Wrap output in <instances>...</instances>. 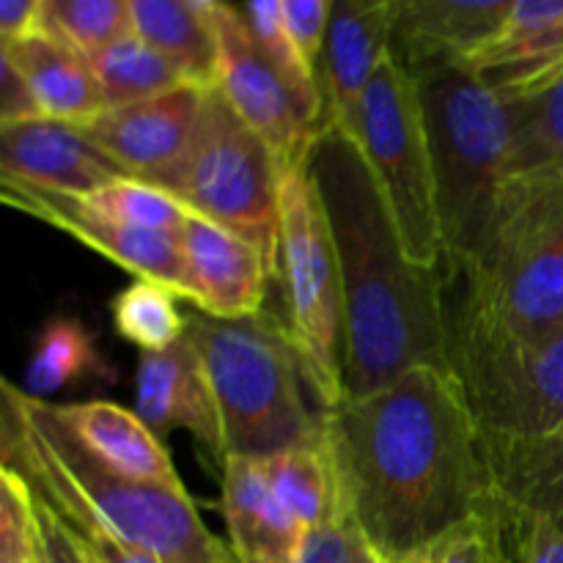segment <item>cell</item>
<instances>
[{
    "label": "cell",
    "instance_id": "cell-1",
    "mask_svg": "<svg viewBox=\"0 0 563 563\" xmlns=\"http://www.w3.org/2000/svg\"><path fill=\"white\" fill-rule=\"evenodd\" d=\"M341 506L379 563H410L498 504L482 434L451 372L412 368L322 412Z\"/></svg>",
    "mask_w": 563,
    "mask_h": 563
},
{
    "label": "cell",
    "instance_id": "cell-2",
    "mask_svg": "<svg viewBox=\"0 0 563 563\" xmlns=\"http://www.w3.org/2000/svg\"><path fill=\"white\" fill-rule=\"evenodd\" d=\"M308 170L333 231L344 295V390L366 396L412 368L449 372L445 278L418 267L352 137L319 132Z\"/></svg>",
    "mask_w": 563,
    "mask_h": 563
},
{
    "label": "cell",
    "instance_id": "cell-3",
    "mask_svg": "<svg viewBox=\"0 0 563 563\" xmlns=\"http://www.w3.org/2000/svg\"><path fill=\"white\" fill-rule=\"evenodd\" d=\"M0 471L55 509L82 511L130 548L163 563H236L185 487L137 484L104 471L55 421L49 405L3 379Z\"/></svg>",
    "mask_w": 563,
    "mask_h": 563
},
{
    "label": "cell",
    "instance_id": "cell-4",
    "mask_svg": "<svg viewBox=\"0 0 563 563\" xmlns=\"http://www.w3.org/2000/svg\"><path fill=\"white\" fill-rule=\"evenodd\" d=\"M563 324V170L509 176L465 269L445 280V333L533 341Z\"/></svg>",
    "mask_w": 563,
    "mask_h": 563
},
{
    "label": "cell",
    "instance_id": "cell-5",
    "mask_svg": "<svg viewBox=\"0 0 563 563\" xmlns=\"http://www.w3.org/2000/svg\"><path fill=\"white\" fill-rule=\"evenodd\" d=\"M410 75L427 121L449 280L482 247L509 179L515 102L465 64H429Z\"/></svg>",
    "mask_w": 563,
    "mask_h": 563
},
{
    "label": "cell",
    "instance_id": "cell-6",
    "mask_svg": "<svg viewBox=\"0 0 563 563\" xmlns=\"http://www.w3.org/2000/svg\"><path fill=\"white\" fill-rule=\"evenodd\" d=\"M187 339L207 368L223 462L269 460L322 440V412L308 410L306 374L284 322L264 311L251 319H214L192 308Z\"/></svg>",
    "mask_w": 563,
    "mask_h": 563
},
{
    "label": "cell",
    "instance_id": "cell-7",
    "mask_svg": "<svg viewBox=\"0 0 563 563\" xmlns=\"http://www.w3.org/2000/svg\"><path fill=\"white\" fill-rule=\"evenodd\" d=\"M278 278L286 335L322 412L333 410L346 396L344 295L333 231L308 163L280 174Z\"/></svg>",
    "mask_w": 563,
    "mask_h": 563
},
{
    "label": "cell",
    "instance_id": "cell-8",
    "mask_svg": "<svg viewBox=\"0 0 563 563\" xmlns=\"http://www.w3.org/2000/svg\"><path fill=\"white\" fill-rule=\"evenodd\" d=\"M168 192H174L190 212L256 242L267 253L278 278V159L231 110L218 86L203 88L190 152Z\"/></svg>",
    "mask_w": 563,
    "mask_h": 563
},
{
    "label": "cell",
    "instance_id": "cell-9",
    "mask_svg": "<svg viewBox=\"0 0 563 563\" xmlns=\"http://www.w3.org/2000/svg\"><path fill=\"white\" fill-rule=\"evenodd\" d=\"M355 143L377 179L407 256L418 267L443 273V234L427 121L416 77L396 55L385 60L363 93Z\"/></svg>",
    "mask_w": 563,
    "mask_h": 563
},
{
    "label": "cell",
    "instance_id": "cell-10",
    "mask_svg": "<svg viewBox=\"0 0 563 563\" xmlns=\"http://www.w3.org/2000/svg\"><path fill=\"white\" fill-rule=\"evenodd\" d=\"M449 372L482 438L537 440L563 423V324L533 341L445 333Z\"/></svg>",
    "mask_w": 563,
    "mask_h": 563
},
{
    "label": "cell",
    "instance_id": "cell-11",
    "mask_svg": "<svg viewBox=\"0 0 563 563\" xmlns=\"http://www.w3.org/2000/svg\"><path fill=\"white\" fill-rule=\"evenodd\" d=\"M207 16L218 47V91L231 110L267 143L278 159L280 174L295 165H306L319 130L302 115L289 86L256 47L240 5L207 0Z\"/></svg>",
    "mask_w": 563,
    "mask_h": 563
},
{
    "label": "cell",
    "instance_id": "cell-12",
    "mask_svg": "<svg viewBox=\"0 0 563 563\" xmlns=\"http://www.w3.org/2000/svg\"><path fill=\"white\" fill-rule=\"evenodd\" d=\"M0 198L16 212H25L64 234L75 236L86 247L97 251L115 267L126 269L132 278L157 280L185 300V253L181 234L132 229L110 220L88 207L75 192L47 190L25 185L20 179L0 176Z\"/></svg>",
    "mask_w": 563,
    "mask_h": 563
},
{
    "label": "cell",
    "instance_id": "cell-13",
    "mask_svg": "<svg viewBox=\"0 0 563 563\" xmlns=\"http://www.w3.org/2000/svg\"><path fill=\"white\" fill-rule=\"evenodd\" d=\"M203 88L181 86L146 102L110 108L80 130L132 179L170 190L190 152Z\"/></svg>",
    "mask_w": 563,
    "mask_h": 563
},
{
    "label": "cell",
    "instance_id": "cell-14",
    "mask_svg": "<svg viewBox=\"0 0 563 563\" xmlns=\"http://www.w3.org/2000/svg\"><path fill=\"white\" fill-rule=\"evenodd\" d=\"M399 0H335L328 44L319 60L322 130L355 141L361 102L385 60L394 58Z\"/></svg>",
    "mask_w": 563,
    "mask_h": 563
},
{
    "label": "cell",
    "instance_id": "cell-15",
    "mask_svg": "<svg viewBox=\"0 0 563 563\" xmlns=\"http://www.w3.org/2000/svg\"><path fill=\"white\" fill-rule=\"evenodd\" d=\"M185 300L214 319H251L262 313L275 269L256 242L190 212L181 229Z\"/></svg>",
    "mask_w": 563,
    "mask_h": 563
},
{
    "label": "cell",
    "instance_id": "cell-16",
    "mask_svg": "<svg viewBox=\"0 0 563 563\" xmlns=\"http://www.w3.org/2000/svg\"><path fill=\"white\" fill-rule=\"evenodd\" d=\"M0 176L75 196H91L126 174L80 126L53 119L0 124Z\"/></svg>",
    "mask_w": 563,
    "mask_h": 563
},
{
    "label": "cell",
    "instance_id": "cell-17",
    "mask_svg": "<svg viewBox=\"0 0 563 563\" xmlns=\"http://www.w3.org/2000/svg\"><path fill=\"white\" fill-rule=\"evenodd\" d=\"M135 412L157 438L185 429L223 467L220 421L201 355L187 330L163 352H143L135 374Z\"/></svg>",
    "mask_w": 563,
    "mask_h": 563
},
{
    "label": "cell",
    "instance_id": "cell-18",
    "mask_svg": "<svg viewBox=\"0 0 563 563\" xmlns=\"http://www.w3.org/2000/svg\"><path fill=\"white\" fill-rule=\"evenodd\" d=\"M515 0H399L394 55L407 71L471 64L504 31Z\"/></svg>",
    "mask_w": 563,
    "mask_h": 563
},
{
    "label": "cell",
    "instance_id": "cell-19",
    "mask_svg": "<svg viewBox=\"0 0 563 563\" xmlns=\"http://www.w3.org/2000/svg\"><path fill=\"white\" fill-rule=\"evenodd\" d=\"M49 412L66 434L104 471L137 484L179 489L181 478L170 462L163 438L146 427L135 410L113 401H47Z\"/></svg>",
    "mask_w": 563,
    "mask_h": 563
},
{
    "label": "cell",
    "instance_id": "cell-20",
    "mask_svg": "<svg viewBox=\"0 0 563 563\" xmlns=\"http://www.w3.org/2000/svg\"><path fill=\"white\" fill-rule=\"evenodd\" d=\"M509 99H526L563 75V0H515L500 36L467 64Z\"/></svg>",
    "mask_w": 563,
    "mask_h": 563
},
{
    "label": "cell",
    "instance_id": "cell-21",
    "mask_svg": "<svg viewBox=\"0 0 563 563\" xmlns=\"http://www.w3.org/2000/svg\"><path fill=\"white\" fill-rule=\"evenodd\" d=\"M220 511L236 563H297L306 528L284 509L258 460L225 456L220 467Z\"/></svg>",
    "mask_w": 563,
    "mask_h": 563
},
{
    "label": "cell",
    "instance_id": "cell-22",
    "mask_svg": "<svg viewBox=\"0 0 563 563\" xmlns=\"http://www.w3.org/2000/svg\"><path fill=\"white\" fill-rule=\"evenodd\" d=\"M0 58L11 60L25 77L44 119L82 126L108 110L91 60L49 31L0 42Z\"/></svg>",
    "mask_w": 563,
    "mask_h": 563
},
{
    "label": "cell",
    "instance_id": "cell-23",
    "mask_svg": "<svg viewBox=\"0 0 563 563\" xmlns=\"http://www.w3.org/2000/svg\"><path fill=\"white\" fill-rule=\"evenodd\" d=\"M482 449L500 504L563 528V423L537 440L482 438Z\"/></svg>",
    "mask_w": 563,
    "mask_h": 563
},
{
    "label": "cell",
    "instance_id": "cell-24",
    "mask_svg": "<svg viewBox=\"0 0 563 563\" xmlns=\"http://www.w3.org/2000/svg\"><path fill=\"white\" fill-rule=\"evenodd\" d=\"M132 33L168 58L192 86H214L218 47L207 0H130Z\"/></svg>",
    "mask_w": 563,
    "mask_h": 563
},
{
    "label": "cell",
    "instance_id": "cell-25",
    "mask_svg": "<svg viewBox=\"0 0 563 563\" xmlns=\"http://www.w3.org/2000/svg\"><path fill=\"white\" fill-rule=\"evenodd\" d=\"M113 368L99 352L91 330L80 319L55 313L44 319V324L33 335L31 361H27L20 388L33 399L47 401V396L75 388V385L113 383Z\"/></svg>",
    "mask_w": 563,
    "mask_h": 563
},
{
    "label": "cell",
    "instance_id": "cell-26",
    "mask_svg": "<svg viewBox=\"0 0 563 563\" xmlns=\"http://www.w3.org/2000/svg\"><path fill=\"white\" fill-rule=\"evenodd\" d=\"M258 465H262L275 498L306 528V533H311L313 528L341 511L333 462H330L322 440L313 445H302V449L284 451L269 460H258Z\"/></svg>",
    "mask_w": 563,
    "mask_h": 563
},
{
    "label": "cell",
    "instance_id": "cell-27",
    "mask_svg": "<svg viewBox=\"0 0 563 563\" xmlns=\"http://www.w3.org/2000/svg\"><path fill=\"white\" fill-rule=\"evenodd\" d=\"M91 69L102 88L108 110L146 102L181 86H192L168 58H163L135 33H126L97 58H91Z\"/></svg>",
    "mask_w": 563,
    "mask_h": 563
},
{
    "label": "cell",
    "instance_id": "cell-28",
    "mask_svg": "<svg viewBox=\"0 0 563 563\" xmlns=\"http://www.w3.org/2000/svg\"><path fill=\"white\" fill-rule=\"evenodd\" d=\"M240 14L251 31L253 42L262 49L264 58L269 60L280 80L289 86L291 97L300 104L302 115L311 121L317 130H322V88H319L317 69L306 60L302 49L291 38L286 27L284 14H280V0H253V3L240 5Z\"/></svg>",
    "mask_w": 563,
    "mask_h": 563
},
{
    "label": "cell",
    "instance_id": "cell-29",
    "mask_svg": "<svg viewBox=\"0 0 563 563\" xmlns=\"http://www.w3.org/2000/svg\"><path fill=\"white\" fill-rule=\"evenodd\" d=\"M515 102L509 176L563 170V75Z\"/></svg>",
    "mask_w": 563,
    "mask_h": 563
},
{
    "label": "cell",
    "instance_id": "cell-30",
    "mask_svg": "<svg viewBox=\"0 0 563 563\" xmlns=\"http://www.w3.org/2000/svg\"><path fill=\"white\" fill-rule=\"evenodd\" d=\"M179 295L157 280L132 278L110 302L115 333L143 352L174 346L187 330V313L179 311Z\"/></svg>",
    "mask_w": 563,
    "mask_h": 563
},
{
    "label": "cell",
    "instance_id": "cell-31",
    "mask_svg": "<svg viewBox=\"0 0 563 563\" xmlns=\"http://www.w3.org/2000/svg\"><path fill=\"white\" fill-rule=\"evenodd\" d=\"M42 20L44 31L88 60L132 33L130 0H44Z\"/></svg>",
    "mask_w": 563,
    "mask_h": 563
},
{
    "label": "cell",
    "instance_id": "cell-32",
    "mask_svg": "<svg viewBox=\"0 0 563 563\" xmlns=\"http://www.w3.org/2000/svg\"><path fill=\"white\" fill-rule=\"evenodd\" d=\"M82 201L104 218L119 220L132 229L159 231V234H181L187 218H190V209L174 192L132 179V176L99 187L91 196H82Z\"/></svg>",
    "mask_w": 563,
    "mask_h": 563
},
{
    "label": "cell",
    "instance_id": "cell-33",
    "mask_svg": "<svg viewBox=\"0 0 563 563\" xmlns=\"http://www.w3.org/2000/svg\"><path fill=\"white\" fill-rule=\"evenodd\" d=\"M563 563V528L544 517L522 515L498 500V561Z\"/></svg>",
    "mask_w": 563,
    "mask_h": 563
},
{
    "label": "cell",
    "instance_id": "cell-34",
    "mask_svg": "<svg viewBox=\"0 0 563 563\" xmlns=\"http://www.w3.org/2000/svg\"><path fill=\"white\" fill-rule=\"evenodd\" d=\"M498 561V504L434 539L410 563H495Z\"/></svg>",
    "mask_w": 563,
    "mask_h": 563
},
{
    "label": "cell",
    "instance_id": "cell-35",
    "mask_svg": "<svg viewBox=\"0 0 563 563\" xmlns=\"http://www.w3.org/2000/svg\"><path fill=\"white\" fill-rule=\"evenodd\" d=\"M0 563H44L31 500L9 471H0Z\"/></svg>",
    "mask_w": 563,
    "mask_h": 563
},
{
    "label": "cell",
    "instance_id": "cell-36",
    "mask_svg": "<svg viewBox=\"0 0 563 563\" xmlns=\"http://www.w3.org/2000/svg\"><path fill=\"white\" fill-rule=\"evenodd\" d=\"M297 563H379L377 555L372 553L368 542L363 539L361 528L355 526L350 515L341 511L313 528L302 544L300 561Z\"/></svg>",
    "mask_w": 563,
    "mask_h": 563
},
{
    "label": "cell",
    "instance_id": "cell-37",
    "mask_svg": "<svg viewBox=\"0 0 563 563\" xmlns=\"http://www.w3.org/2000/svg\"><path fill=\"white\" fill-rule=\"evenodd\" d=\"M280 14L308 64L319 69L324 44H328L330 20H333V3L328 0H280Z\"/></svg>",
    "mask_w": 563,
    "mask_h": 563
},
{
    "label": "cell",
    "instance_id": "cell-38",
    "mask_svg": "<svg viewBox=\"0 0 563 563\" xmlns=\"http://www.w3.org/2000/svg\"><path fill=\"white\" fill-rule=\"evenodd\" d=\"M22 487H25V484H22ZM25 493H27V500H31L33 528H36L42 561L44 563H86L80 548L75 544V539L66 533V528L60 526L58 517L47 509V504H44V500H38L31 489H25Z\"/></svg>",
    "mask_w": 563,
    "mask_h": 563
},
{
    "label": "cell",
    "instance_id": "cell-39",
    "mask_svg": "<svg viewBox=\"0 0 563 563\" xmlns=\"http://www.w3.org/2000/svg\"><path fill=\"white\" fill-rule=\"evenodd\" d=\"M27 119H44L42 108L14 64L0 58V124H16Z\"/></svg>",
    "mask_w": 563,
    "mask_h": 563
},
{
    "label": "cell",
    "instance_id": "cell-40",
    "mask_svg": "<svg viewBox=\"0 0 563 563\" xmlns=\"http://www.w3.org/2000/svg\"><path fill=\"white\" fill-rule=\"evenodd\" d=\"M44 0H0V42H14L42 31Z\"/></svg>",
    "mask_w": 563,
    "mask_h": 563
},
{
    "label": "cell",
    "instance_id": "cell-41",
    "mask_svg": "<svg viewBox=\"0 0 563 563\" xmlns=\"http://www.w3.org/2000/svg\"><path fill=\"white\" fill-rule=\"evenodd\" d=\"M82 559H86V563H97V561H93V559H88V555H86V553H82Z\"/></svg>",
    "mask_w": 563,
    "mask_h": 563
}]
</instances>
